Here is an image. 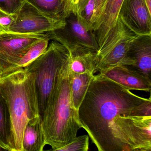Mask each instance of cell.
<instances>
[{
    "instance_id": "cell-1",
    "label": "cell",
    "mask_w": 151,
    "mask_h": 151,
    "mask_svg": "<svg viewBox=\"0 0 151 151\" xmlns=\"http://www.w3.org/2000/svg\"><path fill=\"white\" fill-rule=\"evenodd\" d=\"M107 78L94 75L78 109V120L99 151H121L115 125L119 116H131L147 99Z\"/></svg>"
},
{
    "instance_id": "cell-2",
    "label": "cell",
    "mask_w": 151,
    "mask_h": 151,
    "mask_svg": "<svg viewBox=\"0 0 151 151\" xmlns=\"http://www.w3.org/2000/svg\"><path fill=\"white\" fill-rule=\"evenodd\" d=\"M69 75L70 57L59 70L42 120L46 144L52 151L71 142L82 128L71 100Z\"/></svg>"
},
{
    "instance_id": "cell-3",
    "label": "cell",
    "mask_w": 151,
    "mask_h": 151,
    "mask_svg": "<svg viewBox=\"0 0 151 151\" xmlns=\"http://www.w3.org/2000/svg\"><path fill=\"white\" fill-rule=\"evenodd\" d=\"M35 80L34 74L24 68L0 80V92L7 103L11 119L12 151H23L26 124L31 119L40 116Z\"/></svg>"
},
{
    "instance_id": "cell-4",
    "label": "cell",
    "mask_w": 151,
    "mask_h": 151,
    "mask_svg": "<svg viewBox=\"0 0 151 151\" xmlns=\"http://www.w3.org/2000/svg\"><path fill=\"white\" fill-rule=\"evenodd\" d=\"M69 57V52L63 45L52 40L44 53L24 68L35 75V91L39 113L42 120L52 93L59 70Z\"/></svg>"
},
{
    "instance_id": "cell-5",
    "label": "cell",
    "mask_w": 151,
    "mask_h": 151,
    "mask_svg": "<svg viewBox=\"0 0 151 151\" xmlns=\"http://www.w3.org/2000/svg\"><path fill=\"white\" fill-rule=\"evenodd\" d=\"M137 36L118 17L115 26L97 52L95 74L118 65L134 66L129 48L131 41Z\"/></svg>"
},
{
    "instance_id": "cell-6",
    "label": "cell",
    "mask_w": 151,
    "mask_h": 151,
    "mask_svg": "<svg viewBox=\"0 0 151 151\" xmlns=\"http://www.w3.org/2000/svg\"><path fill=\"white\" fill-rule=\"evenodd\" d=\"M50 40L63 45L70 54L97 52L99 47L92 31L79 16L72 13L63 29L49 32Z\"/></svg>"
},
{
    "instance_id": "cell-7",
    "label": "cell",
    "mask_w": 151,
    "mask_h": 151,
    "mask_svg": "<svg viewBox=\"0 0 151 151\" xmlns=\"http://www.w3.org/2000/svg\"><path fill=\"white\" fill-rule=\"evenodd\" d=\"M115 125L122 151H151V116H119Z\"/></svg>"
},
{
    "instance_id": "cell-8",
    "label": "cell",
    "mask_w": 151,
    "mask_h": 151,
    "mask_svg": "<svg viewBox=\"0 0 151 151\" xmlns=\"http://www.w3.org/2000/svg\"><path fill=\"white\" fill-rule=\"evenodd\" d=\"M46 38H49V32L25 34L1 32L0 72L1 77L17 64L32 46Z\"/></svg>"
},
{
    "instance_id": "cell-9",
    "label": "cell",
    "mask_w": 151,
    "mask_h": 151,
    "mask_svg": "<svg viewBox=\"0 0 151 151\" xmlns=\"http://www.w3.org/2000/svg\"><path fill=\"white\" fill-rule=\"evenodd\" d=\"M66 21L52 20L44 16L27 2L17 14L15 22L12 24L9 32L25 34L45 33L63 29Z\"/></svg>"
},
{
    "instance_id": "cell-10",
    "label": "cell",
    "mask_w": 151,
    "mask_h": 151,
    "mask_svg": "<svg viewBox=\"0 0 151 151\" xmlns=\"http://www.w3.org/2000/svg\"><path fill=\"white\" fill-rule=\"evenodd\" d=\"M118 17L137 35H151V14L145 0H123Z\"/></svg>"
},
{
    "instance_id": "cell-11",
    "label": "cell",
    "mask_w": 151,
    "mask_h": 151,
    "mask_svg": "<svg viewBox=\"0 0 151 151\" xmlns=\"http://www.w3.org/2000/svg\"><path fill=\"white\" fill-rule=\"evenodd\" d=\"M129 90L150 92L151 78L129 65H118L100 73Z\"/></svg>"
},
{
    "instance_id": "cell-12",
    "label": "cell",
    "mask_w": 151,
    "mask_h": 151,
    "mask_svg": "<svg viewBox=\"0 0 151 151\" xmlns=\"http://www.w3.org/2000/svg\"><path fill=\"white\" fill-rule=\"evenodd\" d=\"M129 54L135 63L132 67L151 78V35L135 37L130 43Z\"/></svg>"
},
{
    "instance_id": "cell-13",
    "label": "cell",
    "mask_w": 151,
    "mask_h": 151,
    "mask_svg": "<svg viewBox=\"0 0 151 151\" xmlns=\"http://www.w3.org/2000/svg\"><path fill=\"white\" fill-rule=\"evenodd\" d=\"M44 16L52 20L66 21L74 13V0H22Z\"/></svg>"
},
{
    "instance_id": "cell-14",
    "label": "cell",
    "mask_w": 151,
    "mask_h": 151,
    "mask_svg": "<svg viewBox=\"0 0 151 151\" xmlns=\"http://www.w3.org/2000/svg\"><path fill=\"white\" fill-rule=\"evenodd\" d=\"M123 1V0H107L100 20L93 32L99 48L117 23Z\"/></svg>"
},
{
    "instance_id": "cell-15",
    "label": "cell",
    "mask_w": 151,
    "mask_h": 151,
    "mask_svg": "<svg viewBox=\"0 0 151 151\" xmlns=\"http://www.w3.org/2000/svg\"><path fill=\"white\" fill-rule=\"evenodd\" d=\"M46 145L42 119L40 116L31 119L24 131L23 151H42Z\"/></svg>"
},
{
    "instance_id": "cell-16",
    "label": "cell",
    "mask_w": 151,
    "mask_h": 151,
    "mask_svg": "<svg viewBox=\"0 0 151 151\" xmlns=\"http://www.w3.org/2000/svg\"><path fill=\"white\" fill-rule=\"evenodd\" d=\"M94 75L88 73L76 74L70 71L71 100L74 107L77 111Z\"/></svg>"
},
{
    "instance_id": "cell-17",
    "label": "cell",
    "mask_w": 151,
    "mask_h": 151,
    "mask_svg": "<svg viewBox=\"0 0 151 151\" xmlns=\"http://www.w3.org/2000/svg\"><path fill=\"white\" fill-rule=\"evenodd\" d=\"M0 147L12 151V126L7 103L0 92Z\"/></svg>"
},
{
    "instance_id": "cell-18",
    "label": "cell",
    "mask_w": 151,
    "mask_h": 151,
    "mask_svg": "<svg viewBox=\"0 0 151 151\" xmlns=\"http://www.w3.org/2000/svg\"><path fill=\"white\" fill-rule=\"evenodd\" d=\"M94 52L70 54V71L76 74L88 73L94 75L97 61Z\"/></svg>"
},
{
    "instance_id": "cell-19",
    "label": "cell",
    "mask_w": 151,
    "mask_h": 151,
    "mask_svg": "<svg viewBox=\"0 0 151 151\" xmlns=\"http://www.w3.org/2000/svg\"><path fill=\"white\" fill-rule=\"evenodd\" d=\"M50 40L49 38L45 39L32 46L23 56L17 64L6 72L2 77L11 74L17 70L25 68L31 63L35 60L45 52L48 47Z\"/></svg>"
},
{
    "instance_id": "cell-20",
    "label": "cell",
    "mask_w": 151,
    "mask_h": 151,
    "mask_svg": "<svg viewBox=\"0 0 151 151\" xmlns=\"http://www.w3.org/2000/svg\"><path fill=\"white\" fill-rule=\"evenodd\" d=\"M89 147V136L82 135L76 137L71 142L56 151H87Z\"/></svg>"
},
{
    "instance_id": "cell-21",
    "label": "cell",
    "mask_w": 151,
    "mask_h": 151,
    "mask_svg": "<svg viewBox=\"0 0 151 151\" xmlns=\"http://www.w3.org/2000/svg\"><path fill=\"white\" fill-rule=\"evenodd\" d=\"M95 6V0H85L78 14H76L82 18L91 30V22L94 13Z\"/></svg>"
},
{
    "instance_id": "cell-22",
    "label": "cell",
    "mask_w": 151,
    "mask_h": 151,
    "mask_svg": "<svg viewBox=\"0 0 151 151\" xmlns=\"http://www.w3.org/2000/svg\"><path fill=\"white\" fill-rule=\"evenodd\" d=\"M17 17V14L9 13L0 7V32H9Z\"/></svg>"
},
{
    "instance_id": "cell-23",
    "label": "cell",
    "mask_w": 151,
    "mask_h": 151,
    "mask_svg": "<svg viewBox=\"0 0 151 151\" xmlns=\"http://www.w3.org/2000/svg\"><path fill=\"white\" fill-rule=\"evenodd\" d=\"M106 1L107 0H95V9L91 24L92 32L96 29L100 20Z\"/></svg>"
},
{
    "instance_id": "cell-24",
    "label": "cell",
    "mask_w": 151,
    "mask_h": 151,
    "mask_svg": "<svg viewBox=\"0 0 151 151\" xmlns=\"http://www.w3.org/2000/svg\"><path fill=\"white\" fill-rule=\"evenodd\" d=\"M24 3L22 0H0V7L9 13L18 14Z\"/></svg>"
},
{
    "instance_id": "cell-25",
    "label": "cell",
    "mask_w": 151,
    "mask_h": 151,
    "mask_svg": "<svg viewBox=\"0 0 151 151\" xmlns=\"http://www.w3.org/2000/svg\"><path fill=\"white\" fill-rule=\"evenodd\" d=\"M132 116H151V97L135 108Z\"/></svg>"
},
{
    "instance_id": "cell-26",
    "label": "cell",
    "mask_w": 151,
    "mask_h": 151,
    "mask_svg": "<svg viewBox=\"0 0 151 151\" xmlns=\"http://www.w3.org/2000/svg\"><path fill=\"white\" fill-rule=\"evenodd\" d=\"M74 6H75V9H74V14H77L80 9V8L83 4L85 0H74Z\"/></svg>"
},
{
    "instance_id": "cell-27",
    "label": "cell",
    "mask_w": 151,
    "mask_h": 151,
    "mask_svg": "<svg viewBox=\"0 0 151 151\" xmlns=\"http://www.w3.org/2000/svg\"><path fill=\"white\" fill-rule=\"evenodd\" d=\"M145 1L149 13L151 14V0H145Z\"/></svg>"
},
{
    "instance_id": "cell-28",
    "label": "cell",
    "mask_w": 151,
    "mask_h": 151,
    "mask_svg": "<svg viewBox=\"0 0 151 151\" xmlns=\"http://www.w3.org/2000/svg\"><path fill=\"white\" fill-rule=\"evenodd\" d=\"M6 151V150H5V149H4V148H2V147H0V151Z\"/></svg>"
},
{
    "instance_id": "cell-29",
    "label": "cell",
    "mask_w": 151,
    "mask_h": 151,
    "mask_svg": "<svg viewBox=\"0 0 151 151\" xmlns=\"http://www.w3.org/2000/svg\"><path fill=\"white\" fill-rule=\"evenodd\" d=\"M1 72H0V80L1 79Z\"/></svg>"
}]
</instances>
